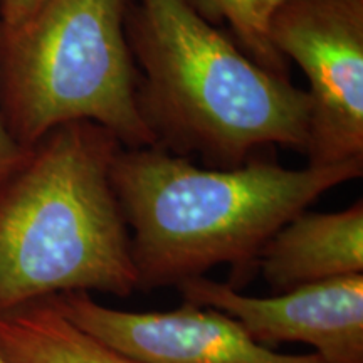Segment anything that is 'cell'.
<instances>
[{
	"instance_id": "6da1fadb",
	"label": "cell",
	"mask_w": 363,
	"mask_h": 363,
	"mask_svg": "<svg viewBox=\"0 0 363 363\" xmlns=\"http://www.w3.org/2000/svg\"><path fill=\"white\" fill-rule=\"evenodd\" d=\"M363 162L284 169L251 158L202 169L160 147L121 148L111 184L130 227L140 289L179 286L217 264L247 276L264 244L328 190L360 179Z\"/></svg>"
},
{
	"instance_id": "7a4b0ae2",
	"label": "cell",
	"mask_w": 363,
	"mask_h": 363,
	"mask_svg": "<svg viewBox=\"0 0 363 363\" xmlns=\"http://www.w3.org/2000/svg\"><path fill=\"white\" fill-rule=\"evenodd\" d=\"M126 35L155 147L234 169L262 147L305 153L311 99L272 74L185 0H131Z\"/></svg>"
},
{
	"instance_id": "3957f363",
	"label": "cell",
	"mask_w": 363,
	"mask_h": 363,
	"mask_svg": "<svg viewBox=\"0 0 363 363\" xmlns=\"http://www.w3.org/2000/svg\"><path fill=\"white\" fill-rule=\"evenodd\" d=\"M121 148L99 125L66 123L0 182V313L61 293L138 289L111 184Z\"/></svg>"
},
{
	"instance_id": "277c9868",
	"label": "cell",
	"mask_w": 363,
	"mask_h": 363,
	"mask_svg": "<svg viewBox=\"0 0 363 363\" xmlns=\"http://www.w3.org/2000/svg\"><path fill=\"white\" fill-rule=\"evenodd\" d=\"M130 4L44 0L22 26L0 27V113L21 147L74 121L99 125L125 148L155 145L138 104Z\"/></svg>"
},
{
	"instance_id": "5b68a950",
	"label": "cell",
	"mask_w": 363,
	"mask_h": 363,
	"mask_svg": "<svg viewBox=\"0 0 363 363\" xmlns=\"http://www.w3.org/2000/svg\"><path fill=\"white\" fill-rule=\"evenodd\" d=\"M271 43L310 84L308 165L363 162V0H289Z\"/></svg>"
},
{
	"instance_id": "8992f818",
	"label": "cell",
	"mask_w": 363,
	"mask_h": 363,
	"mask_svg": "<svg viewBox=\"0 0 363 363\" xmlns=\"http://www.w3.org/2000/svg\"><path fill=\"white\" fill-rule=\"evenodd\" d=\"M86 333L140 363H328L318 353L288 355L254 342L234 318L185 303L174 311H121L86 291L48 296Z\"/></svg>"
},
{
	"instance_id": "52a82bcc",
	"label": "cell",
	"mask_w": 363,
	"mask_h": 363,
	"mask_svg": "<svg viewBox=\"0 0 363 363\" xmlns=\"http://www.w3.org/2000/svg\"><path fill=\"white\" fill-rule=\"evenodd\" d=\"M177 288L185 303L225 313L264 347L305 343L328 363H363V274L318 281L269 298L246 296L206 276Z\"/></svg>"
},
{
	"instance_id": "ba28073f",
	"label": "cell",
	"mask_w": 363,
	"mask_h": 363,
	"mask_svg": "<svg viewBox=\"0 0 363 363\" xmlns=\"http://www.w3.org/2000/svg\"><path fill=\"white\" fill-rule=\"evenodd\" d=\"M257 267L276 293L363 274V202L338 212H301L261 249Z\"/></svg>"
},
{
	"instance_id": "9c48e42d",
	"label": "cell",
	"mask_w": 363,
	"mask_h": 363,
	"mask_svg": "<svg viewBox=\"0 0 363 363\" xmlns=\"http://www.w3.org/2000/svg\"><path fill=\"white\" fill-rule=\"evenodd\" d=\"M0 353L9 363H140L76 326L49 298L0 313Z\"/></svg>"
},
{
	"instance_id": "30bf717a",
	"label": "cell",
	"mask_w": 363,
	"mask_h": 363,
	"mask_svg": "<svg viewBox=\"0 0 363 363\" xmlns=\"http://www.w3.org/2000/svg\"><path fill=\"white\" fill-rule=\"evenodd\" d=\"M212 26L229 27L230 38L256 65L289 78L288 62L271 43V22L289 0H185Z\"/></svg>"
},
{
	"instance_id": "8fae6325",
	"label": "cell",
	"mask_w": 363,
	"mask_h": 363,
	"mask_svg": "<svg viewBox=\"0 0 363 363\" xmlns=\"http://www.w3.org/2000/svg\"><path fill=\"white\" fill-rule=\"evenodd\" d=\"M44 0H0V27L16 29L43 6Z\"/></svg>"
},
{
	"instance_id": "7c38bea8",
	"label": "cell",
	"mask_w": 363,
	"mask_h": 363,
	"mask_svg": "<svg viewBox=\"0 0 363 363\" xmlns=\"http://www.w3.org/2000/svg\"><path fill=\"white\" fill-rule=\"evenodd\" d=\"M26 153L27 148L21 147L12 138L6 123H4L2 113H0V182L19 165Z\"/></svg>"
},
{
	"instance_id": "4fadbf2b",
	"label": "cell",
	"mask_w": 363,
	"mask_h": 363,
	"mask_svg": "<svg viewBox=\"0 0 363 363\" xmlns=\"http://www.w3.org/2000/svg\"><path fill=\"white\" fill-rule=\"evenodd\" d=\"M0 363H9V362L6 360V358H4V357H2V353H0Z\"/></svg>"
}]
</instances>
